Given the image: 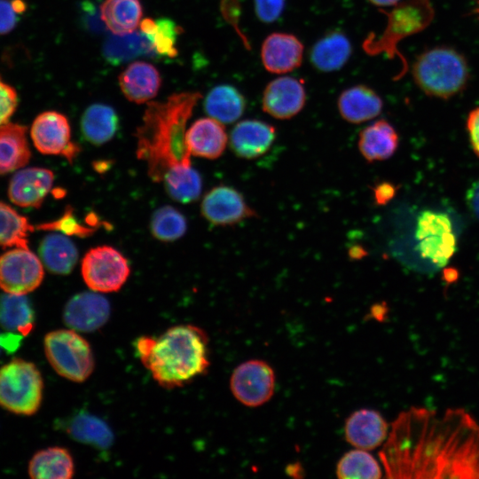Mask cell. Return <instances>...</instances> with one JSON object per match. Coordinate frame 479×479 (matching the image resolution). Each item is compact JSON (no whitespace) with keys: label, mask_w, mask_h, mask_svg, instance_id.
<instances>
[{"label":"cell","mask_w":479,"mask_h":479,"mask_svg":"<svg viewBox=\"0 0 479 479\" xmlns=\"http://www.w3.org/2000/svg\"><path fill=\"white\" fill-rule=\"evenodd\" d=\"M30 137L41 153L66 158L70 163L81 152L71 141V128L66 115L56 111L38 114L31 126Z\"/></svg>","instance_id":"8fae6325"},{"label":"cell","mask_w":479,"mask_h":479,"mask_svg":"<svg viewBox=\"0 0 479 479\" xmlns=\"http://www.w3.org/2000/svg\"><path fill=\"white\" fill-rule=\"evenodd\" d=\"M161 83V75L156 67L144 61L130 64L119 75V85L123 95L137 104L153 98Z\"/></svg>","instance_id":"44dd1931"},{"label":"cell","mask_w":479,"mask_h":479,"mask_svg":"<svg viewBox=\"0 0 479 479\" xmlns=\"http://www.w3.org/2000/svg\"><path fill=\"white\" fill-rule=\"evenodd\" d=\"M37 229L43 231H59L66 235H76L78 237H86L91 234L95 229L86 227L81 224L73 215V208H67L64 215L56 221L40 224L36 226Z\"/></svg>","instance_id":"f35d334b"},{"label":"cell","mask_w":479,"mask_h":479,"mask_svg":"<svg viewBox=\"0 0 479 479\" xmlns=\"http://www.w3.org/2000/svg\"><path fill=\"white\" fill-rule=\"evenodd\" d=\"M43 349L51 367L67 380L82 382L93 372L95 363L90 345L73 329L48 333L43 339Z\"/></svg>","instance_id":"8992f818"},{"label":"cell","mask_w":479,"mask_h":479,"mask_svg":"<svg viewBox=\"0 0 479 479\" xmlns=\"http://www.w3.org/2000/svg\"><path fill=\"white\" fill-rule=\"evenodd\" d=\"M119 126L114 109L105 104H92L82 114L81 131L90 144L100 145L114 137Z\"/></svg>","instance_id":"83f0119b"},{"label":"cell","mask_w":479,"mask_h":479,"mask_svg":"<svg viewBox=\"0 0 479 479\" xmlns=\"http://www.w3.org/2000/svg\"><path fill=\"white\" fill-rule=\"evenodd\" d=\"M415 4V0L403 3L388 13L386 30L379 40L370 35L365 40L363 47L372 55L386 51L394 56L397 52V43L404 36L410 35L423 28L428 22L421 20Z\"/></svg>","instance_id":"4fadbf2b"},{"label":"cell","mask_w":479,"mask_h":479,"mask_svg":"<svg viewBox=\"0 0 479 479\" xmlns=\"http://www.w3.org/2000/svg\"><path fill=\"white\" fill-rule=\"evenodd\" d=\"M54 174L43 168H27L19 170L11 179L9 199L24 208H39L51 190Z\"/></svg>","instance_id":"e0dca14e"},{"label":"cell","mask_w":479,"mask_h":479,"mask_svg":"<svg viewBox=\"0 0 479 479\" xmlns=\"http://www.w3.org/2000/svg\"><path fill=\"white\" fill-rule=\"evenodd\" d=\"M185 216L171 206H163L153 212L150 229L153 236L159 240L169 242L181 238L186 232Z\"/></svg>","instance_id":"74e56055"},{"label":"cell","mask_w":479,"mask_h":479,"mask_svg":"<svg viewBox=\"0 0 479 479\" xmlns=\"http://www.w3.org/2000/svg\"><path fill=\"white\" fill-rule=\"evenodd\" d=\"M39 255L51 272L60 275L70 273L78 259L75 243L63 233L46 235L40 243Z\"/></svg>","instance_id":"4316f807"},{"label":"cell","mask_w":479,"mask_h":479,"mask_svg":"<svg viewBox=\"0 0 479 479\" xmlns=\"http://www.w3.org/2000/svg\"><path fill=\"white\" fill-rule=\"evenodd\" d=\"M42 261L28 247H14L0 256V288L8 294H27L43 279Z\"/></svg>","instance_id":"9c48e42d"},{"label":"cell","mask_w":479,"mask_h":479,"mask_svg":"<svg viewBox=\"0 0 479 479\" xmlns=\"http://www.w3.org/2000/svg\"><path fill=\"white\" fill-rule=\"evenodd\" d=\"M18 102L15 88L5 82L0 75V125L9 122L16 111Z\"/></svg>","instance_id":"ab89813d"},{"label":"cell","mask_w":479,"mask_h":479,"mask_svg":"<svg viewBox=\"0 0 479 479\" xmlns=\"http://www.w3.org/2000/svg\"><path fill=\"white\" fill-rule=\"evenodd\" d=\"M22 335H18L13 333H8L0 335V346L8 351L16 349L20 345Z\"/></svg>","instance_id":"bcb514c9"},{"label":"cell","mask_w":479,"mask_h":479,"mask_svg":"<svg viewBox=\"0 0 479 479\" xmlns=\"http://www.w3.org/2000/svg\"><path fill=\"white\" fill-rule=\"evenodd\" d=\"M99 12L105 26L115 35L136 31L143 14L139 0H105Z\"/></svg>","instance_id":"f1b7e54d"},{"label":"cell","mask_w":479,"mask_h":479,"mask_svg":"<svg viewBox=\"0 0 479 479\" xmlns=\"http://www.w3.org/2000/svg\"><path fill=\"white\" fill-rule=\"evenodd\" d=\"M346 441L362 450H373L381 445L388 436V425L377 411L360 409L345 422Z\"/></svg>","instance_id":"d6986e66"},{"label":"cell","mask_w":479,"mask_h":479,"mask_svg":"<svg viewBox=\"0 0 479 479\" xmlns=\"http://www.w3.org/2000/svg\"><path fill=\"white\" fill-rule=\"evenodd\" d=\"M20 14L12 0H0V35L14 29Z\"/></svg>","instance_id":"b9f144b4"},{"label":"cell","mask_w":479,"mask_h":479,"mask_svg":"<svg viewBox=\"0 0 479 479\" xmlns=\"http://www.w3.org/2000/svg\"><path fill=\"white\" fill-rule=\"evenodd\" d=\"M67 433L75 440L104 449L110 446L113 434L101 420L90 414L75 416L67 427Z\"/></svg>","instance_id":"e575fe53"},{"label":"cell","mask_w":479,"mask_h":479,"mask_svg":"<svg viewBox=\"0 0 479 479\" xmlns=\"http://www.w3.org/2000/svg\"><path fill=\"white\" fill-rule=\"evenodd\" d=\"M466 202L472 214L479 220V180L474 182L467 189Z\"/></svg>","instance_id":"f6af8a7d"},{"label":"cell","mask_w":479,"mask_h":479,"mask_svg":"<svg viewBox=\"0 0 479 479\" xmlns=\"http://www.w3.org/2000/svg\"><path fill=\"white\" fill-rule=\"evenodd\" d=\"M205 219L215 225H233L256 216L241 192L228 185H218L208 191L200 205Z\"/></svg>","instance_id":"7c38bea8"},{"label":"cell","mask_w":479,"mask_h":479,"mask_svg":"<svg viewBox=\"0 0 479 479\" xmlns=\"http://www.w3.org/2000/svg\"><path fill=\"white\" fill-rule=\"evenodd\" d=\"M161 182L168 194L178 202L190 203L200 195L202 180L192 165L169 170Z\"/></svg>","instance_id":"d6a6232c"},{"label":"cell","mask_w":479,"mask_h":479,"mask_svg":"<svg viewBox=\"0 0 479 479\" xmlns=\"http://www.w3.org/2000/svg\"><path fill=\"white\" fill-rule=\"evenodd\" d=\"M110 310L108 300L99 293L82 292L68 300L63 319L75 331L93 332L106 323Z\"/></svg>","instance_id":"9a60e30c"},{"label":"cell","mask_w":479,"mask_h":479,"mask_svg":"<svg viewBox=\"0 0 479 479\" xmlns=\"http://www.w3.org/2000/svg\"><path fill=\"white\" fill-rule=\"evenodd\" d=\"M153 53L151 43L142 32L109 35L103 44L104 58L118 65L141 55Z\"/></svg>","instance_id":"1f68e13d"},{"label":"cell","mask_w":479,"mask_h":479,"mask_svg":"<svg viewBox=\"0 0 479 479\" xmlns=\"http://www.w3.org/2000/svg\"><path fill=\"white\" fill-rule=\"evenodd\" d=\"M35 228L25 216L0 201V246L28 247V234Z\"/></svg>","instance_id":"d590c367"},{"label":"cell","mask_w":479,"mask_h":479,"mask_svg":"<svg viewBox=\"0 0 479 479\" xmlns=\"http://www.w3.org/2000/svg\"><path fill=\"white\" fill-rule=\"evenodd\" d=\"M0 326L22 336L29 334L35 327V313L25 294L0 295Z\"/></svg>","instance_id":"4dcf8cb0"},{"label":"cell","mask_w":479,"mask_h":479,"mask_svg":"<svg viewBox=\"0 0 479 479\" xmlns=\"http://www.w3.org/2000/svg\"><path fill=\"white\" fill-rule=\"evenodd\" d=\"M351 43L341 31H332L316 42L310 59L315 68L321 72H334L342 68L351 55Z\"/></svg>","instance_id":"d4e9b609"},{"label":"cell","mask_w":479,"mask_h":479,"mask_svg":"<svg viewBox=\"0 0 479 479\" xmlns=\"http://www.w3.org/2000/svg\"><path fill=\"white\" fill-rule=\"evenodd\" d=\"M337 106L346 122L358 124L378 116L381 113L383 102L372 88L358 84L340 94Z\"/></svg>","instance_id":"7402d4cb"},{"label":"cell","mask_w":479,"mask_h":479,"mask_svg":"<svg viewBox=\"0 0 479 479\" xmlns=\"http://www.w3.org/2000/svg\"><path fill=\"white\" fill-rule=\"evenodd\" d=\"M412 76L424 93L446 99L464 90L469 72L460 53L452 48L436 47L417 58Z\"/></svg>","instance_id":"277c9868"},{"label":"cell","mask_w":479,"mask_h":479,"mask_svg":"<svg viewBox=\"0 0 479 479\" xmlns=\"http://www.w3.org/2000/svg\"><path fill=\"white\" fill-rule=\"evenodd\" d=\"M475 12L477 13V15L479 17V0L477 2V6H476V9H475Z\"/></svg>","instance_id":"c3c4849f"},{"label":"cell","mask_w":479,"mask_h":479,"mask_svg":"<svg viewBox=\"0 0 479 479\" xmlns=\"http://www.w3.org/2000/svg\"><path fill=\"white\" fill-rule=\"evenodd\" d=\"M1 347V346H0Z\"/></svg>","instance_id":"681fc988"},{"label":"cell","mask_w":479,"mask_h":479,"mask_svg":"<svg viewBox=\"0 0 479 479\" xmlns=\"http://www.w3.org/2000/svg\"><path fill=\"white\" fill-rule=\"evenodd\" d=\"M336 475L341 479H377L381 476L378 461L365 450L357 449L345 453L337 463Z\"/></svg>","instance_id":"8d00e7d4"},{"label":"cell","mask_w":479,"mask_h":479,"mask_svg":"<svg viewBox=\"0 0 479 479\" xmlns=\"http://www.w3.org/2000/svg\"><path fill=\"white\" fill-rule=\"evenodd\" d=\"M397 187L389 182H382L375 185L373 189L375 202L378 205H385L393 199Z\"/></svg>","instance_id":"ee69618b"},{"label":"cell","mask_w":479,"mask_h":479,"mask_svg":"<svg viewBox=\"0 0 479 479\" xmlns=\"http://www.w3.org/2000/svg\"><path fill=\"white\" fill-rule=\"evenodd\" d=\"M357 145L365 160L373 163L389 159L399 145V137L395 128L381 119L361 130Z\"/></svg>","instance_id":"603a6c76"},{"label":"cell","mask_w":479,"mask_h":479,"mask_svg":"<svg viewBox=\"0 0 479 479\" xmlns=\"http://www.w3.org/2000/svg\"><path fill=\"white\" fill-rule=\"evenodd\" d=\"M246 101L233 86L222 84L213 88L204 100V109L212 118L222 123H232L244 113Z\"/></svg>","instance_id":"f546056e"},{"label":"cell","mask_w":479,"mask_h":479,"mask_svg":"<svg viewBox=\"0 0 479 479\" xmlns=\"http://www.w3.org/2000/svg\"><path fill=\"white\" fill-rule=\"evenodd\" d=\"M185 142L192 155L215 160L223 154L228 137L222 122L200 118L186 130Z\"/></svg>","instance_id":"ffe728a7"},{"label":"cell","mask_w":479,"mask_h":479,"mask_svg":"<svg viewBox=\"0 0 479 479\" xmlns=\"http://www.w3.org/2000/svg\"><path fill=\"white\" fill-rule=\"evenodd\" d=\"M135 347L153 380L166 389L190 383L209 366L208 336L193 325L170 327L158 337L141 336Z\"/></svg>","instance_id":"3957f363"},{"label":"cell","mask_w":479,"mask_h":479,"mask_svg":"<svg viewBox=\"0 0 479 479\" xmlns=\"http://www.w3.org/2000/svg\"><path fill=\"white\" fill-rule=\"evenodd\" d=\"M380 455L389 477L479 478V425L462 409L411 408Z\"/></svg>","instance_id":"6da1fadb"},{"label":"cell","mask_w":479,"mask_h":479,"mask_svg":"<svg viewBox=\"0 0 479 479\" xmlns=\"http://www.w3.org/2000/svg\"><path fill=\"white\" fill-rule=\"evenodd\" d=\"M43 381L36 365L15 357L0 367V407L23 416L35 414L43 401Z\"/></svg>","instance_id":"5b68a950"},{"label":"cell","mask_w":479,"mask_h":479,"mask_svg":"<svg viewBox=\"0 0 479 479\" xmlns=\"http://www.w3.org/2000/svg\"><path fill=\"white\" fill-rule=\"evenodd\" d=\"M372 4L381 7L391 6L399 4L401 0H369Z\"/></svg>","instance_id":"7dc6e473"},{"label":"cell","mask_w":479,"mask_h":479,"mask_svg":"<svg viewBox=\"0 0 479 479\" xmlns=\"http://www.w3.org/2000/svg\"><path fill=\"white\" fill-rule=\"evenodd\" d=\"M27 472L33 479H69L74 475L75 464L67 449L49 447L33 455Z\"/></svg>","instance_id":"484cf974"},{"label":"cell","mask_w":479,"mask_h":479,"mask_svg":"<svg viewBox=\"0 0 479 479\" xmlns=\"http://www.w3.org/2000/svg\"><path fill=\"white\" fill-rule=\"evenodd\" d=\"M200 98L199 92L184 91L147 104L135 132L136 153L153 181L161 182L169 170L192 165L185 126Z\"/></svg>","instance_id":"7a4b0ae2"},{"label":"cell","mask_w":479,"mask_h":479,"mask_svg":"<svg viewBox=\"0 0 479 479\" xmlns=\"http://www.w3.org/2000/svg\"><path fill=\"white\" fill-rule=\"evenodd\" d=\"M415 240L420 255L437 267L446 265L457 248L452 220L440 211L424 210L419 215Z\"/></svg>","instance_id":"52a82bcc"},{"label":"cell","mask_w":479,"mask_h":479,"mask_svg":"<svg viewBox=\"0 0 479 479\" xmlns=\"http://www.w3.org/2000/svg\"><path fill=\"white\" fill-rule=\"evenodd\" d=\"M285 4L286 0H254L255 14L264 23L277 20L284 11Z\"/></svg>","instance_id":"60d3db41"},{"label":"cell","mask_w":479,"mask_h":479,"mask_svg":"<svg viewBox=\"0 0 479 479\" xmlns=\"http://www.w3.org/2000/svg\"><path fill=\"white\" fill-rule=\"evenodd\" d=\"M276 129L260 120L238 122L230 135V146L240 158L252 160L264 154L276 138Z\"/></svg>","instance_id":"ac0fdd59"},{"label":"cell","mask_w":479,"mask_h":479,"mask_svg":"<svg viewBox=\"0 0 479 479\" xmlns=\"http://www.w3.org/2000/svg\"><path fill=\"white\" fill-rule=\"evenodd\" d=\"M230 386L240 403L248 407L260 406L273 396L275 373L263 360H247L234 369Z\"/></svg>","instance_id":"30bf717a"},{"label":"cell","mask_w":479,"mask_h":479,"mask_svg":"<svg viewBox=\"0 0 479 479\" xmlns=\"http://www.w3.org/2000/svg\"><path fill=\"white\" fill-rule=\"evenodd\" d=\"M305 103L303 82L291 76H280L271 81L262 97L263 110L278 120L293 118L302 111Z\"/></svg>","instance_id":"5bb4252c"},{"label":"cell","mask_w":479,"mask_h":479,"mask_svg":"<svg viewBox=\"0 0 479 479\" xmlns=\"http://www.w3.org/2000/svg\"><path fill=\"white\" fill-rule=\"evenodd\" d=\"M27 130L20 123L8 122L0 125V175L21 169L28 163L31 153Z\"/></svg>","instance_id":"cb8c5ba5"},{"label":"cell","mask_w":479,"mask_h":479,"mask_svg":"<svg viewBox=\"0 0 479 479\" xmlns=\"http://www.w3.org/2000/svg\"><path fill=\"white\" fill-rule=\"evenodd\" d=\"M303 44L294 35L272 33L263 41L261 59L264 68L272 74H287L300 67Z\"/></svg>","instance_id":"2e32d148"},{"label":"cell","mask_w":479,"mask_h":479,"mask_svg":"<svg viewBox=\"0 0 479 479\" xmlns=\"http://www.w3.org/2000/svg\"><path fill=\"white\" fill-rule=\"evenodd\" d=\"M140 29L149 40L153 53L169 58L177 55L176 43L181 28L173 20L145 18L140 23Z\"/></svg>","instance_id":"836d02e7"},{"label":"cell","mask_w":479,"mask_h":479,"mask_svg":"<svg viewBox=\"0 0 479 479\" xmlns=\"http://www.w3.org/2000/svg\"><path fill=\"white\" fill-rule=\"evenodd\" d=\"M467 130L471 148L475 154L479 157V106L468 114Z\"/></svg>","instance_id":"7bdbcfd3"},{"label":"cell","mask_w":479,"mask_h":479,"mask_svg":"<svg viewBox=\"0 0 479 479\" xmlns=\"http://www.w3.org/2000/svg\"><path fill=\"white\" fill-rule=\"evenodd\" d=\"M81 272L91 291L111 293L122 288L130 269L127 259L119 251L109 246H99L85 254Z\"/></svg>","instance_id":"ba28073f"}]
</instances>
